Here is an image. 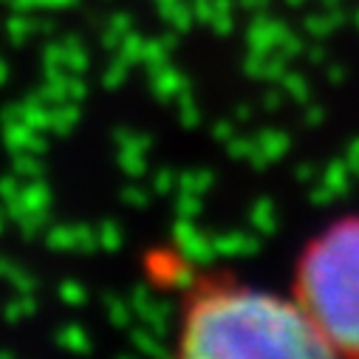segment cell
Listing matches in <instances>:
<instances>
[{"instance_id": "f907efd6", "label": "cell", "mask_w": 359, "mask_h": 359, "mask_svg": "<svg viewBox=\"0 0 359 359\" xmlns=\"http://www.w3.org/2000/svg\"><path fill=\"white\" fill-rule=\"evenodd\" d=\"M345 161H348V167L356 172L359 170V136L353 139V142H348V147H345Z\"/></svg>"}, {"instance_id": "681fc988", "label": "cell", "mask_w": 359, "mask_h": 359, "mask_svg": "<svg viewBox=\"0 0 359 359\" xmlns=\"http://www.w3.org/2000/svg\"><path fill=\"white\" fill-rule=\"evenodd\" d=\"M303 119H306V125H320L323 119H325V111H323V105H309L306 102V111H303Z\"/></svg>"}, {"instance_id": "4fadbf2b", "label": "cell", "mask_w": 359, "mask_h": 359, "mask_svg": "<svg viewBox=\"0 0 359 359\" xmlns=\"http://www.w3.org/2000/svg\"><path fill=\"white\" fill-rule=\"evenodd\" d=\"M342 23H345V12H342V9H323V12H314V15H306L303 29H306L309 37L325 40V37H331L337 29H342Z\"/></svg>"}, {"instance_id": "d6986e66", "label": "cell", "mask_w": 359, "mask_h": 359, "mask_svg": "<svg viewBox=\"0 0 359 359\" xmlns=\"http://www.w3.org/2000/svg\"><path fill=\"white\" fill-rule=\"evenodd\" d=\"M130 342L139 353L144 356H170V348L164 345V337L147 325H139V328H130Z\"/></svg>"}, {"instance_id": "f546056e", "label": "cell", "mask_w": 359, "mask_h": 359, "mask_svg": "<svg viewBox=\"0 0 359 359\" xmlns=\"http://www.w3.org/2000/svg\"><path fill=\"white\" fill-rule=\"evenodd\" d=\"M175 105H178V122H182V128L196 130V128L201 125V108H198L193 91H187L184 97H178Z\"/></svg>"}, {"instance_id": "60d3db41", "label": "cell", "mask_w": 359, "mask_h": 359, "mask_svg": "<svg viewBox=\"0 0 359 359\" xmlns=\"http://www.w3.org/2000/svg\"><path fill=\"white\" fill-rule=\"evenodd\" d=\"M153 190L158 196H170L172 190H178V172H172L170 167H161L153 172Z\"/></svg>"}, {"instance_id": "3957f363", "label": "cell", "mask_w": 359, "mask_h": 359, "mask_svg": "<svg viewBox=\"0 0 359 359\" xmlns=\"http://www.w3.org/2000/svg\"><path fill=\"white\" fill-rule=\"evenodd\" d=\"M172 241L178 246V255H182L187 263L193 266H207L218 257L215 252V243H212V235L201 232L196 218H178L175 215V224H172Z\"/></svg>"}, {"instance_id": "f6af8a7d", "label": "cell", "mask_w": 359, "mask_h": 359, "mask_svg": "<svg viewBox=\"0 0 359 359\" xmlns=\"http://www.w3.org/2000/svg\"><path fill=\"white\" fill-rule=\"evenodd\" d=\"M210 26H212L215 34L226 37V34L235 29V12H221V15H215V18L210 20Z\"/></svg>"}, {"instance_id": "4dcf8cb0", "label": "cell", "mask_w": 359, "mask_h": 359, "mask_svg": "<svg viewBox=\"0 0 359 359\" xmlns=\"http://www.w3.org/2000/svg\"><path fill=\"white\" fill-rule=\"evenodd\" d=\"M97 241H100V249H105V252H119L122 243H125L122 226H119L116 221H102L100 229H97Z\"/></svg>"}, {"instance_id": "7dc6e473", "label": "cell", "mask_w": 359, "mask_h": 359, "mask_svg": "<svg viewBox=\"0 0 359 359\" xmlns=\"http://www.w3.org/2000/svg\"><path fill=\"white\" fill-rule=\"evenodd\" d=\"M283 100H286V91L278 85V88H269V91L263 94V111H278L280 105H283Z\"/></svg>"}, {"instance_id": "83f0119b", "label": "cell", "mask_w": 359, "mask_h": 359, "mask_svg": "<svg viewBox=\"0 0 359 359\" xmlns=\"http://www.w3.org/2000/svg\"><path fill=\"white\" fill-rule=\"evenodd\" d=\"M37 314V297L34 294H15V300H9L6 303V309H4V317H6V323H23V320H29V317H34Z\"/></svg>"}, {"instance_id": "9c48e42d", "label": "cell", "mask_w": 359, "mask_h": 359, "mask_svg": "<svg viewBox=\"0 0 359 359\" xmlns=\"http://www.w3.org/2000/svg\"><path fill=\"white\" fill-rule=\"evenodd\" d=\"M4 144L9 153H46L48 150V139L46 130H37L26 122H4Z\"/></svg>"}, {"instance_id": "484cf974", "label": "cell", "mask_w": 359, "mask_h": 359, "mask_svg": "<svg viewBox=\"0 0 359 359\" xmlns=\"http://www.w3.org/2000/svg\"><path fill=\"white\" fill-rule=\"evenodd\" d=\"M62 48H65V68H68V74H85L88 65H91V57H88V51L79 43V37H65Z\"/></svg>"}, {"instance_id": "5bb4252c", "label": "cell", "mask_w": 359, "mask_h": 359, "mask_svg": "<svg viewBox=\"0 0 359 359\" xmlns=\"http://www.w3.org/2000/svg\"><path fill=\"white\" fill-rule=\"evenodd\" d=\"M353 175H356V172L348 167V161H345V158H337V161H331V164L320 172V182H323L337 198H342V196H348V190H351Z\"/></svg>"}, {"instance_id": "11a10c76", "label": "cell", "mask_w": 359, "mask_h": 359, "mask_svg": "<svg viewBox=\"0 0 359 359\" xmlns=\"http://www.w3.org/2000/svg\"><path fill=\"white\" fill-rule=\"evenodd\" d=\"M235 119L238 122H249L252 119V105H235Z\"/></svg>"}, {"instance_id": "03108f58", "label": "cell", "mask_w": 359, "mask_h": 359, "mask_svg": "<svg viewBox=\"0 0 359 359\" xmlns=\"http://www.w3.org/2000/svg\"><path fill=\"white\" fill-rule=\"evenodd\" d=\"M9 4H12V0H9Z\"/></svg>"}, {"instance_id": "d590c367", "label": "cell", "mask_w": 359, "mask_h": 359, "mask_svg": "<svg viewBox=\"0 0 359 359\" xmlns=\"http://www.w3.org/2000/svg\"><path fill=\"white\" fill-rule=\"evenodd\" d=\"M57 297L65 303V306H82L88 300V289L79 283V280H62L57 286Z\"/></svg>"}, {"instance_id": "6125c7cd", "label": "cell", "mask_w": 359, "mask_h": 359, "mask_svg": "<svg viewBox=\"0 0 359 359\" xmlns=\"http://www.w3.org/2000/svg\"><path fill=\"white\" fill-rule=\"evenodd\" d=\"M286 4H289V6H294V9H297V6H303V4H309V0H286Z\"/></svg>"}, {"instance_id": "44dd1931", "label": "cell", "mask_w": 359, "mask_h": 359, "mask_svg": "<svg viewBox=\"0 0 359 359\" xmlns=\"http://www.w3.org/2000/svg\"><path fill=\"white\" fill-rule=\"evenodd\" d=\"M54 339H57L60 348H65L71 353H91V334H88L82 325H76V323L62 325Z\"/></svg>"}, {"instance_id": "5b68a950", "label": "cell", "mask_w": 359, "mask_h": 359, "mask_svg": "<svg viewBox=\"0 0 359 359\" xmlns=\"http://www.w3.org/2000/svg\"><path fill=\"white\" fill-rule=\"evenodd\" d=\"M147 269L161 286H170L178 292H187L196 286V269L182 255L172 257V252H156L147 257Z\"/></svg>"}, {"instance_id": "d4e9b609", "label": "cell", "mask_w": 359, "mask_h": 359, "mask_svg": "<svg viewBox=\"0 0 359 359\" xmlns=\"http://www.w3.org/2000/svg\"><path fill=\"white\" fill-rule=\"evenodd\" d=\"M147 153H150V150H139V147H116L119 167L128 172V178H142V175H147Z\"/></svg>"}, {"instance_id": "e0dca14e", "label": "cell", "mask_w": 359, "mask_h": 359, "mask_svg": "<svg viewBox=\"0 0 359 359\" xmlns=\"http://www.w3.org/2000/svg\"><path fill=\"white\" fill-rule=\"evenodd\" d=\"M79 116H82L79 102H60V105H51V125H48V133H54V136H68V133L79 125Z\"/></svg>"}, {"instance_id": "cb8c5ba5", "label": "cell", "mask_w": 359, "mask_h": 359, "mask_svg": "<svg viewBox=\"0 0 359 359\" xmlns=\"http://www.w3.org/2000/svg\"><path fill=\"white\" fill-rule=\"evenodd\" d=\"M130 32H133V18H130L128 12H116V15H111L108 23H105V32H102V48L116 51L119 43H122V37L130 34Z\"/></svg>"}, {"instance_id": "db71d44e", "label": "cell", "mask_w": 359, "mask_h": 359, "mask_svg": "<svg viewBox=\"0 0 359 359\" xmlns=\"http://www.w3.org/2000/svg\"><path fill=\"white\" fill-rule=\"evenodd\" d=\"M269 4H272V0H241V6L249 12H263Z\"/></svg>"}, {"instance_id": "ffe728a7", "label": "cell", "mask_w": 359, "mask_h": 359, "mask_svg": "<svg viewBox=\"0 0 359 359\" xmlns=\"http://www.w3.org/2000/svg\"><path fill=\"white\" fill-rule=\"evenodd\" d=\"M43 235H46V246L54 252H79L76 224H51Z\"/></svg>"}, {"instance_id": "e575fe53", "label": "cell", "mask_w": 359, "mask_h": 359, "mask_svg": "<svg viewBox=\"0 0 359 359\" xmlns=\"http://www.w3.org/2000/svg\"><path fill=\"white\" fill-rule=\"evenodd\" d=\"M204 196H196V193H178L175 198V215L178 218H198L201 210H204Z\"/></svg>"}, {"instance_id": "f1b7e54d", "label": "cell", "mask_w": 359, "mask_h": 359, "mask_svg": "<svg viewBox=\"0 0 359 359\" xmlns=\"http://www.w3.org/2000/svg\"><path fill=\"white\" fill-rule=\"evenodd\" d=\"M12 167L20 178H43V156L40 153H12Z\"/></svg>"}, {"instance_id": "816d5d0a", "label": "cell", "mask_w": 359, "mask_h": 359, "mask_svg": "<svg viewBox=\"0 0 359 359\" xmlns=\"http://www.w3.org/2000/svg\"><path fill=\"white\" fill-rule=\"evenodd\" d=\"M294 175H297V182H317V167L314 164H297V170H294Z\"/></svg>"}, {"instance_id": "8d00e7d4", "label": "cell", "mask_w": 359, "mask_h": 359, "mask_svg": "<svg viewBox=\"0 0 359 359\" xmlns=\"http://www.w3.org/2000/svg\"><path fill=\"white\" fill-rule=\"evenodd\" d=\"M6 280H9V283L15 286V292H20V294H34V292H37V286H40V283H37V278H34V275H29L26 269H23V266H18V263H15V269L9 272V278H6Z\"/></svg>"}, {"instance_id": "bcb514c9", "label": "cell", "mask_w": 359, "mask_h": 359, "mask_svg": "<svg viewBox=\"0 0 359 359\" xmlns=\"http://www.w3.org/2000/svg\"><path fill=\"white\" fill-rule=\"evenodd\" d=\"M190 6H193V12H196V20L210 26L212 12H215V0H190Z\"/></svg>"}, {"instance_id": "1f68e13d", "label": "cell", "mask_w": 359, "mask_h": 359, "mask_svg": "<svg viewBox=\"0 0 359 359\" xmlns=\"http://www.w3.org/2000/svg\"><path fill=\"white\" fill-rule=\"evenodd\" d=\"M128 74H130V62L125 60V57H114V62L105 68V74H102V85L108 88V91H116V88H122L125 82H128Z\"/></svg>"}, {"instance_id": "9a60e30c", "label": "cell", "mask_w": 359, "mask_h": 359, "mask_svg": "<svg viewBox=\"0 0 359 359\" xmlns=\"http://www.w3.org/2000/svg\"><path fill=\"white\" fill-rule=\"evenodd\" d=\"M51 23H43V20H34L29 18V12H18L6 20V34L12 40V46H23L26 40H32L37 32H48Z\"/></svg>"}, {"instance_id": "b9f144b4", "label": "cell", "mask_w": 359, "mask_h": 359, "mask_svg": "<svg viewBox=\"0 0 359 359\" xmlns=\"http://www.w3.org/2000/svg\"><path fill=\"white\" fill-rule=\"evenodd\" d=\"M122 204L125 207H133V210H144L147 204H150V193L147 190H142L139 184H128L125 190H122Z\"/></svg>"}, {"instance_id": "e7e4bbea", "label": "cell", "mask_w": 359, "mask_h": 359, "mask_svg": "<svg viewBox=\"0 0 359 359\" xmlns=\"http://www.w3.org/2000/svg\"><path fill=\"white\" fill-rule=\"evenodd\" d=\"M356 175H359V170H356Z\"/></svg>"}, {"instance_id": "52a82bcc", "label": "cell", "mask_w": 359, "mask_h": 359, "mask_svg": "<svg viewBox=\"0 0 359 359\" xmlns=\"http://www.w3.org/2000/svg\"><path fill=\"white\" fill-rule=\"evenodd\" d=\"M51 201H54L51 187L43 182V178H29V184H23L20 196L15 201L4 204V207H6L9 218L18 221V218H23L29 212H48L51 210Z\"/></svg>"}, {"instance_id": "6f0895ef", "label": "cell", "mask_w": 359, "mask_h": 359, "mask_svg": "<svg viewBox=\"0 0 359 359\" xmlns=\"http://www.w3.org/2000/svg\"><path fill=\"white\" fill-rule=\"evenodd\" d=\"M309 57H311L314 62H323V60H325V51H323V46H311V48H309Z\"/></svg>"}, {"instance_id": "c3c4849f", "label": "cell", "mask_w": 359, "mask_h": 359, "mask_svg": "<svg viewBox=\"0 0 359 359\" xmlns=\"http://www.w3.org/2000/svg\"><path fill=\"white\" fill-rule=\"evenodd\" d=\"M232 136H235V125H232L229 119H221V122L212 125V139H215V142H224V144H226Z\"/></svg>"}, {"instance_id": "603a6c76", "label": "cell", "mask_w": 359, "mask_h": 359, "mask_svg": "<svg viewBox=\"0 0 359 359\" xmlns=\"http://www.w3.org/2000/svg\"><path fill=\"white\" fill-rule=\"evenodd\" d=\"M102 303H105V311H108V320L116 325V328H130V323H133V306H130V297L128 294H114V292H108L105 297H102Z\"/></svg>"}, {"instance_id": "d6a6232c", "label": "cell", "mask_w": 359, "mask_h": 359, "mask_svg": "<svg viewBox=\"0 0 359 359\" xmlns=\"http://www.w3.org/2000/svg\"><path fill=\"white\" fill-rule=\"evenodd\" d=\"M43 71L46 74H65V48H62V40H54V43H46L43 48Z\"/></svg>"}, {"instance_id": "680465c9", "label": "cell", "mask_w": 359, "mask_h": 359, "mask_svg": "<svg viewBox=\"0 0 359 359\" xmlns=\"http://www.w3.org/2000/svg\"><path fill=\"white\" fill-rule=\"evenodd\" d=\"M6 224H9V212H6V207H0V232L6 229Z\"/></svg>"}, {"instance_id": "94428289", "label": "cell", "mask_w": 359, "mask_h": 359, "mask_svg": "<svg viewBox=\"0 0 359 359\" xmlns=\"http://www.w3.org/2000/svg\"><path fill=\"white\" fill-rule=\"evenodd\" d=\"M6 76H9V65H6L4 60H0V85L6 82Z\"/></svg>"}, {"instance_id": "f5cc1de1", "label": "cell", "mask_w": 359, "mask_h": 359, "mask_svg": "<svg viewBox=\"0 0 359 359\" xmlns=\"http://www.w3.org/2000/svg\"><path fill=\"white\" fill-rule=\"evenodd\" d=\"M325 76H328V79H331L334 85H339V82L345 79V68H342L339 62H331V65L325 68Z\"/></svg>"}, {"instance_id": "be15d7a7", "label": "cell", "mask_w": 359, "mask_h": 359, "mask_svg": "<svg viewBox=\"0 0 359 359\" xmlns=\"http://www.w3.org/2000/svg\"><path fill=\"white\" fill-rule=\"evenodd\" d=\"M353 23H356V29H359V9L353 12Z\"/></svg>"}, {"instance_id": "ab89813d", "label": "cell", "mask_w": 359, "mask_h": 359, "mask_svg": "<svg viewBox=\"0 0 359 359\" xmlns=\"http://www.w3.org/2000/svg\"><path fill=\"white\" fill-rule=\"evenodd\" d=\"M116 147H139V150H150L153 147V139L147 133H139V130H125L119 128L116 130Z\"/></svg>"}, {"instance_id": "7402d4cb", "label": "cell", "mask_w": 359, "mask_h": 359, "mask_svg": "<svg viewBox=\"0 0 359 359\" xmlns=\"http://www.w3.org/2000/svg\"><path fill=\"white\" fill-rule=\"evenodd\" d=\"M212 184H215V172L207 170V167L178 172V193H196V196H204V193H210Z\"/></svg>"}, {"instance_id": "f35d334b", "label": "cell", "mask_w": 359, "mask_h": 359, "mask_svg": "<svg viewBox=\"0 0 359 359\" xmlns=\"http://www.w3.org/2000/svg\"><path fill=\"white\" fill-rule=\"evenodd\" d=\"M18 12H34V9H71L76 0H12Z\"/></svg>"}, {"instance_id": "91938a15", "label": "cell", "mask_w": 359, "mask_h": 359, "mask_svg": "<svg viewBox=\"0 0 359 359\" xmlns=\"http://www.w3.org/2000/svg\"><path fill=\"white\" fill-rule=\"evenodd\" d=\"M339 4H342V0H320L323 9H339Z\"/></svg>"}, {"instance_id": "ac0fdd59", "label": "cell", "mask_w": 359, "mask_h": 359, "mask_svg": "<svg viewBox=\"0 0 359 359\" xmlns=\"http://www.w3.org/2000/svg\"><path fill=\"white\" fill-rule=\"evenodd\" d=\"M249 224L257 235H272L278 229V210L272 198H257L249 210Z\"/></svg>"}, {"instance_id": "4316f807", "label": "cell", "mask_w": 359, "mask_h": 359, "mask_svg": "<svg viewBox=\"0 0 359 359\" xmlns=\"http://www.w3.org/2000/svg\"><path fill=\"white\" fill-rule=\"evenodd\" d=\"M278 85L286 91V97H292V100L300 102V105H306V102L311 100V85H309V79H306L300 71H292V68H289Z\"/></svg>"}, {"instance_id": "7a4b0ae2", "label": "cell", "mask_w": 359, "mask_h": 359, "mask_svg": "<svg viewBox=\"0 0 359 359\" xmlns=\"http://www.w3.org/2000/svg\"><path fill=\"white\" fill-rule=\"evenodd\" d=\"M297 292L325 342L359 356V218H342L309 246Z\"/></svg>"}, {"instance_id": "7c38bea8", "label": "cell", "mask_w": 359, "mask_h": 359, "mask_svg": "<svg viewBox=\"0 0 359 359\" xmlns=\"http://www.w3.org/2000/svg\"><path fill=\"white\" fill-rule=\"evenodd\" d=\"M212 243H215V252L221 257H249L260 249L257 235H249V232H241V229H226V232L215 235Z\"/></svg>"}, {"instance_id": "30bf717a", "label": "cell", "mask_w": 359, "mask_h": 359, "mask_svg": "<svg viewBox=\"0 0 359 359\" xmlns=\"http://www.w3.org/2000/svg\"><path fill=\"white\" fill-rule=\"evenodd\" d=\"M255 139V153H252V158H249V164L252 167H269V164H275V161H280L286 153H289V147H292V139L283 133V130H275V128H269V130H260L257 136H252Z\"/></svg>"}, {"instance_id": "6da1fadb", "label": "cell", "mask_w": 359, "mask_h": 359, "mask_svg": "<svg viewBox=\"0 0 359 359\" xmlns=\"http://www.w3.org/2000/svg\"><path fill=\"white\" fill-rule=\"evenodd\" d=\"M178 351L190 359L334 353L300 303L260 289L201 292L187 309Z\"/></svg>"}, {"instance_id": "ba28073f", "label": "cell", "mask_w": 359, "mask_h": 359, "mask_svg": "<svg viewBox=\"0 0 359 359\" xmlns=\"http://www.w3.org/2000/svg\"><path fill=\"white\" fill-rule=\"evenodd\" d=\"M147 74H150V91L161 102H175L178 97H184L187 91H193L190 79L170 62H164V65H158V68H153Z\"/></svg>"}, {"instance_id": "836d02e7", "label": "cell", "mask_w": 359, "mask_h": 359, "mask_svg": "<svg viewBox=\"0 0 359 359\" xmlns=\"http://www.w3.org/2000/svg\"><path fill=\"white\" fill-rule=\"evenodd\" d=\"M144 43H147V37H142L139 32H130V34H125V37H122V43H119L116 54H119V57H125L130 65H139V62H142Z\"/></svg>"}, {"instance_id": "74e56055", "label": "cell", "mask_w": 359, "mask_h": 359, "mask_svg": "<svg viewBox=\"0 0 359 359\" xmlns=\"http://www.w3.org/2000/svg\"><path fill=\"white\" fill-rule=\"evenodd\" d=\"M226 153H229L235 161H249L252 153H255V139H252V136H241V133H235V136L226 142Z\"/></svg>"}, {"instance_id": "8fae6325", "label": "cell", "mask_w": 359, "mask_h": 359, "mask_svg": "<svg viewBox=\"0 0 359 359\" xmlns=\"http://www.w3.org/2000/svg\"><path fill=\"white\" fill-rule=\"evenodd\" d=\"M153 6L158 12V18L175 32V34H184L190 32L198 20H196V12L190 6V0H153Z\"/></svg>"}, {"instance_id": "7bdbcfd3", "label": "cell", "mask_w": 359, "mask_h": 359, "mask_svg": "<svg viewBox=\"0 0 359 359\" xmlns=\"http://www.w3.org/2000/svg\"><path fill=\"white\" fill-rule=\"evenodd\" d=\"M20 190H23V184H20V175H18V172L0 175V201H4V204L15 201V198L20 196Z\"/></svg>"}, {"instance_id": "9f6ffc18", "label": "cell", "mask_w": 359, "mask_h": 359, "mask_svg": "<svg viewBox=\"0 0 359 359\" xmlns=\"http://www.w3.org/2000/svg\"><path fill=\"white\" fill-rule=\"evenodd\" d=\"M12 269H15V263H12V260H6L4 255H0V278L6 280V278H9V272H12Z\"/></svg>"}, {"instance_id": "8992f818", "label": "cell", "mask_w": 359, "mask_h": 359, "mask_svg": "<svg viewBox=\"0 0 359 359\" xmlns=\"http://www.w3.org/2000/svg\"><path fill=\"white\" fill-rule=\"evenodd\" d=\"M289 34H292V29L283 20L257 15L246 29V48L249 51H263V54H272V51L280 54V46Z\"/></svg>"}, {"instance_id": "277c9868", "label": "cell", "mask_w": 359, "mask_h": 359, "mask_svg": "<svg viewBox=\"0 0 359 359\" xmlns=\"http://www.w3.org/2000/svg\"><path fill=\"white\" fill-rule=\"evenodd\" d=\"M128 297H130V306H133L136 320H139L142 325L158 331L161 337H167V331H170V325H172V317H175V306H172L170 300L156 297V294H153L147 286H142V283L133 286V289L128 292Z\"/></svg>"}, {"instance_id": "ee69618b", "label": "cell", "mask_w": 359, "mask_h": 359, "mask_svg": "<svg viewBox=\"0 0 359 359\" xmlns=\"http://www.w3.org/2000/svg\"><path fill=\"white\" fill-rule=\"evenodd\" d=\"M309 201L314 204V207H328V204H334L337 201V196L320 182V178H317V184L311 187V193H309Z\"/></svg>"}, {"instance_id": "2e32d148", "label": "cell", "mask_w": 359, "mask_h": 359, "mask_svg": "<svg viewBox=\"0 0 359 359\" xmlns=\"http://www.w3.org/2000/svg\"><path fill=\"white\" fill-rule=\"evenodd\" d=\"M175 46H178L175 32H172V34H164V37H153V40H147V43H144V51H142V62H139V65H144L147 71H153V68H158V65L170 62V54L175 51Z\"/></svg>"}]
</instances>
